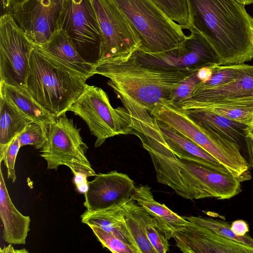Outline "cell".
I'll return each instance as SVG.
<instances>
[{
    "mask_svg": "<svg viewBox=\"0 0 253 253\" xmlns=\"http://www.w3.org/2000/svg\"><path fill=\"white\" fill-rule=\"evenodd\" d=\"M185 101L253 107V65L244 64L236 77L227 84L195 87L191 96L181 102Z\"/></svg>",
    "mask_w": 253,
    "mask_h": 253,
    "instance_id": "2e32d148",
    "label": "cell"
},
{
    "mask_svg": "<svg viewBox=\"0 0 253 253\" xmlns=\"http://www.w3.org/2000/svg\"><path fill=\"white\" fill-rule=\"evenodd\" d=\"M135 188L126 174L116 170L99 173L88 182L84 205L88 211L104 210L129 199Z\"/></svg>",
    "mask_w": 253,
    "mask_h": 253,
    "instance_id": "9a60e30c",
    "label": "cell"
},
{
    "mask_svg": "<svg viewBox=\"0 0 253 253\" xmlns=\"http://www.w3.org/2000/svg\"><path fill=\"white\" fill-rule=\"evenodd\" d=\"M46 128L47 139L40 156L46 161L48 169L56 170L65 165L73 173H82L88 177L97 175L85 156L88 147L81 136L80 128L72 119L65 114L56 117Z\"/></svg>",
    "mask_w": 253,
    "mask_h": 253,
    "instance_id": "ba28073f",
    "label": "cell"
},
{
    "mask_svg": "<svg viewBox=\"0 0 253 253\" xmlns=\"http://www.w3.org/2000/svg\"><path fill=\"white\" fill-rule=\"evenodd\" d=\"M172 238L176 246L184 253H253V247L191 221L175 232Z\"/></svg>",
    "mask_w": 253,
    "mask_h": 253,
    "instance_id": "5bb4252c",
    "label": "cell"
},
{
    "mask_svg": "<svg viewBox=\"0 0 253 253\" xmlns=\"http://www.w3.org/2000/svg\"><path fill=\"white\" fill-rule=\"evenodd\" d=\"M34 44L11 14L0 17V82L24 87Z\"/></svg>",
    "mask_w": 253,
    "mask_h": 253,
    "instance_id": "30bf717a",
    "label": "cell"
},
{
    "mask_svg": "<svg viewBox=\"0 0 253 253\" xmlns=\"http://www.w3.org/2000/svg\"><path fill=\"white\" fill-rule=\"evenodd\" d=\"M128 200L102 210L85 211L81 215V221L88 226H96L113 234L140 253L124 216V207Z\"/></svg>",
    "mask_w": 253,
    "mask_h": 253,
    "instance_id": "7402d4cb",
    "label": "cell"
},
{
    "mask_svg": "<svg viewBox=\"0 0 253 253\" xmlns=\"http://www.w3.org/2000/svg\"><path fill=\"white\" fill-rule=\"evenodd\" d=\"M150 115L197 144L223 165L240 182L252 178L251 168L237 144L204 127L173 103L158 106Z\"/></svg>",
    "mask_w": 253,
    "mask_h": 253,
    "instance_id": "5b68a950",
    "label": "cell"
},
{
    "mask_svg": "<svg viewBox=\"0 0 253 253\" xmlns=\"http://www.w3.org/2000/svg\"><path fill=\"white\" fill-rule=\"evenodd\" d=\"M73 182L78 191L81 194H84L88 189V176L82 173L75 172L73 173Z\"/></svg>",
    "mask_w": 253,
    "mask_h": 253,
    "instance_id": "e575fe53",
    "label": "cell"
},
{
    "mask_svg": "<svg viewBox=\"0 0 253 253\" xmlns=\"http://www.w3.org/2000/svg\"><path fill=\"white\" fill-rule=\"evenodd\" d=\"M18 135L4 147L0 148V162L4 161L7 169V178L14 182L16 179L15 170L16 158L20 148Z\"/></svg>",
    "mask_w": 253,
    "mask_h": 253,
    "instance_id": "d6a6232c",
    "label": "cell"
},
{
    "mask_svg": "<svg viewBox=\"0 0 253 253\" xmlns=\"http://www.w3.org/2000/svg\"><path fill=\"white\" fill-rule=\"evenodd\" d=\"M132 199L156 221L161 232L168 240L174 233L184 228L189 221L168 208L165 204L156 201L151 188L147 185L135 187Z\"/></svg>",
    "mask_w": 253,
    "mask_h": 253,
    "instance_id": "d6986e66",
    "label": "cell"
},
{
    "mask_svg": "<svg viewBox=\"0 0 253 253\" xmlns=\"http://www.w3.org/2000/svg\"><path fill=\"white\" fill-rule=\"evenodd\" d=\"M247 136L253 140V125L248 126L246 129Z\"/></svg>",
    "mask_w": 253,
    "mask_h": 253,
    "instance_id": "f35d334b",
    "label": "cell"
},
{
    "mask_svg": "<svg viewBox=\"0 0 253 253\" xmlns=\"http://www.w3.org/2000/svg\"><path fill=\"white\" fill-rule=\"evenodd\" d=\"M141 207L131 197L124 207L127 227L140 253H157L146 234L141 215Z\"/></svg>",
    "mask_w": 253,
    "mask_h": 253,
    "instance_id": "d4e9b609",
    "label": "cell"
},
{
    "mask_svg": "<svg viewBox=\"0 0 253 253\" xmlns=\"http://www.w3.org/2000/svg\"><path fill=\"white\" fill-rule=\"evenodd\" d=\"M129 21L138 33L141 46L148 53L165 52L187 38L182 27L170 20L152 0H107Z\"/></svg>",
    "mask_w": 253,
    "mask_h": 253,
    "instance_id": "8992f818",
    "label": "cell"
},
{
    "mask_svg": "<svg viewBox=\"0 0 253 253\" xmlns=\"http://www.w3.org/2000/svg\"><path fill=\"white\" fill-rule=\"evenodd\" d=\"M156 122L165 141L177 158L222 172L231 173L212 156L194 141L162 122L157 120Z\"/></svg>",
    "mask_w": 253,
    "mask_h": 253,
    "instance_id": "ffe728a7",
    "label": "cell"
},
{
    "mask_svg": "<svg viewBox=\"0 0 253 253\" xmlns=\"http://www.w3.org/2000/svg\"><path fill=\"white\" fill-rule=\"evenodd\" d=\"M91 1L101 35L97 60L124 57L138 50L141 41L129 21L107 0Z\"/></svg>",
    "mask_w": 253,
    "mask_h": 253,
    "instance_id": "9c48e42d",
    "label": "cell"
},
{
    "mask_svg": "<svg viewBox=\"0 0 253 253\" xmlns=\"http://www.w3.org/2000/svg\"><path fill=\"white\" fill-rule=\"evenodd\" d=\"M0 252L1 253H29L25 249H22L20 250H15L12 247L11 244L6 247H4L3 248H0Z\"/></svg>",
    "mask_w": 253,
    "mask_h": 253,
    "instance_id": "8d00e7d4",
    "label": "cell"
},
{
    "mask_svg": "<svg viewBox=\"0 0 253 253\" xmlns=\"http://www.w3.org/2000/svg\"><path fill=\"white\" fill-rule=\"evenodd\" d=\"M190 34L178 47L159 53L136 51L133 55L147 66L197 71L217 63L216 54L207 40L191 28Z\"/></svg>",
    "mask_w": 253,
    "mask_h": 253,
    "instance_id": "8fae6325",
    "label": "cell"
},
{
    "mask_svg": "<svg viewBox=\"0 0 253 253\" xmlns=\"http://www.w3.org/2000/svg\"><path fill=\"white\" fill-rule=\"evenodd\" d=\"M46 126L34 122L28 124L18 135L20 147L29 145L41 149L47 139Z\"/></svg>",
    "mask_w": 253,
    "mask_h": 253,
    "instance_id": "4dcf8cb0",
    "label": "cell"
},
{
    "mask_svg": "<svg viewBox=\"0 0 253 253\" xmlns=\"http://www.w3.org/2000/svg\"><path fill=\"white\" fill-rule=\"evenodd\" d=\"M198 71L183 81L174 90L173 94L172 103L176 105L188 99L191 96L196 86L200 82V80L197 75Z\"/></svg>",
    "mask_w": 253,
    "mask_h": 253,
    "instance_id": "836d02e7",
    "label": "cell"
},
{
    "mask_svg": "<svg viewBox=\"0 0 253 253\" xmlns=\"http://www.w3.org/2000/svg\"><path fill=\"white\" fill-rule=\"evenodd\" d=\"M152 0L170 20L180 25L183 29H190L188 0Z\"/></svg>",
    "mask_w": 253,
    "mask_h": 253,
    "instance_id": "83f0119b",
    "label": "cell"
},
{
    "mask_svg": "<svg viewBox=\"0 0 253 253\" xmlns=\"http://www.w3.org/2000/svg\"><path fill=\"white\" fill-rule=\"evenodd\" d=\"M0 148L10 143L33 121L0 96Z\"/></svg>",
    "mask_w": 253,
    "mask_h": 253,
    "instance_id": "cb8c5ba5",
    "label": "cell"
},
{
    "mask_svg": "<svg viewBox=\"0 0 253 253\" xmlns=\"http://www.w3.org/2000/svg\"><path fill=\"white\" fill-rule=\"evenodd\" d=\"M40 46L77 75L86 80L94 75L93 63L85 60L80 55L64 30H56L49 41Z\"/></svg>",
    "mask_w": 253,
    "mask_h": 253,
    "instance_id": "ac0fdd59",
    "label": "cell"
},
{
    "mask_svg": "<svg viewBox=\"0 0 253 253\" xmlns=\"http://www.w3.org/2000/svg\"><path fill=\"white\" fill-rule=\"evenodd\" d=\"M0 216L3 225V239L11 244H25L31 219L16 208L9 195L0 169Z\"/></svg>",
    "mask_w": 253,
    "mask_h": 253,
    "instance_id": "44dd1931",
    "label": "cell"
},
{
    "mask_svg": "<svg viewBox=\"0 0 253 253\" xmlns=\"http://www.w3.org/2000/svg\"><path fill=\"white\" fill-rule=\"evenodd\" d=\"M237 1L244 5L253 3V0H237Z\"/></svg>",
    "mask_w": 253,
    "mask_h": 253,
    "instance_id": "ab89813d",
    "label": "cell"
},
{
    "mask_svg": "<svg viewBox=\"0 0 253 253\" xmlns=\"http://www.w3.org/2000/svg\"><path fill=\"white\" fill-rule=\"evenodd\" d=\"M0 96L8 100L33 122L43 126L56 117L39 104L25 86H16L0 82Z\"/></svg>",
    "mask_w": 253,
    "mask_h": 253,
    "instance_id": "603a6c76",
    "label": "cell"
},
{
    "mask_svg": "<svg viewBox=\"0 0 253 253\" xmlns=\"http://www.w3.org/2000/svg\"><path fill=\"white\" fill-rule=\"evenodd\" d=\"M183 110L204 127L237 144L250 167L253 168V140L247 136L248 125L203 109Z\"/></svg>",
    "mask_w": 253,
    "mask_h": 253,
    "instance_id": "e0dca14e",
    "label": "cell"
},
{
    "mask_svg": "<svg viewBox=\"0 0 253 253\" xmlns=\"http://www.w3.org/2000/svg\"><path fill=\"white\" fill-rule=\"evenodd\" d=\"M231 228L237 235L244 236L249 231V226L244 220L239 219L234 221L231 224Z\"/></svg>",
    "mask_w": 253,
    "mask_h": 253,
    "instance_id": "d590c367",
    "label": "cell"
},
{
    "mask_svg": "<svg viewBox=\"0 0 253 253\" xmlns=\"http://www.w3.org/2000/svg\"><path fill=\"white\" fill-rule=\"evenodd\" d=\"M186 220L211 228L218 234L253 247V239L248 234L244 236L236 234L231 228V224L220 219L210 217L188 216H183Z\"/></svg>",
    "mask_w": 253,
    "mask_h": 253,
    "instance_id": "4316f807",
    "label": "cell"
},
{
    "mask_svg": "<svg viewBox=\"0 0 253 253\" xmlns=\"http://www.w3.org/2000/svg\"><path fill=\"white\" fill-rule=\"evenodd\" d=\"M12 6L15 7L22 5L27 0H9Z\"/></svg>",
    "mask_w": 253,
    "mask_h": 253,
    "instance_id": "74e56055",
    "label": "cell"
},
{
    "mask_svg": "<svg viewBox=\"0 0 253 253\" xmlns=\"http://www.w3.org/2000/svg\"><path fill=\"white\" fill-rule=\"evenodd\" d=\"M80 117L96 137L99 147L110 137L120 134H134V123L125 107L114 108L107 93L100 87L85 84L79 98L68 109Z\"/></svg>",
    "mask_w": 253,
    "mask_h": 253,
    "instance_id": "52a82bcc",
    "label": "cell"
},
{
    "mask_svg": "<svg viewBox=\"0 0 253 253\" xmlns=\"http://www.w3.org/2000/svg\"><path fill=\"white\" fill-rule=\"evenodd\" d=\"M59 29L66 31L84 58L98 59L101 35L91 0H67L57 22Z\"/></svg>",
    "mask_w": 253,
    "mask_h": 253,
    "instance_id": "7c38bea8",
    "label": "cell"
},
{
    "mask_svg": "<svg viewBox=\"0 0 253 253\" xmlns=\"http://www.w3.org/2000/svg\"><path fill=\"white\" fill-rule=\"evenodd\" d=\"M141 215L147 238L157 253H167L169 249V240L159 230L155 220L142 207Z\"/></svg>",
    "mask_w": 253,
    "mask_h": 253,
    "instance_id": "f546056e",
    "label": "cell"
},
{
    "mask_svg": "<svg viewBox=\"0 0 253 253\" xmlns=\"http://www.w3.org/2000/svg\"><path fill=\"white\" fill-rule=\"evenodd\" d=\"M244 65V64L228 65L214 64L211 66V76L207 79L201 81L196 87H210L227 84L236 77Z\"/></svg>",
    "mask_w": 253,
    "mask_h": 253,
    "instance_id": "f1b7e54d",
    "label": "cell"
},
{
    "mask_svg": "<svg viewBox=\"0 0 253 253\" xmlns=\"http://www.w3.org/2000/svg\"><path fill=\"white\" fill-rule=\"evenodd\" d=\"M149 153L156 173L157 181L189 200L206 198H225L230 193L234 178L226 173L198 163L171 158L151 149Z\"/></svg>",
    "mask_w": 253,
    "mask_h": 253,
    "instance_id": "277c9868",
    "label": "cell"
},
{
    "mask_svg": "<svg viewBox=\"0 0 253 253\" xmlns=\"http://www.w3.org/2000/svg\"><path fill=\"white\" fill-rule=\"evenodd\" d=\"M191 28L207 40L218 65L253 59V17L237 0H188Z\"/></svg>",
    "mask_w": 253,
    "mask_h": 253,
    "instance_id": "7a4b0ae2",
    "label": "cell"
},
{
    "mask_svg": "<svg viewBox=\"0 0 253 253\" xmlns=\"http://www.w3.org/2000/svg\"><path fill=\"white\" fill-rule=\"evenodd\" d=\"M67 0H27L13 7L11 15L35 45L49 41L57 30V22Z\"/></svg>",
    "mask_w": 253,
    "mask_h": 253,
    "instance_id": "4fadbf2b",
    "label": "cell"
},
{
    "mask_svg": "<svg viewBox=\"0 0 253 253\" xmlns=\"http://www.w3.org/2000/svg\"></svg>",
    "mask_w": 253,
    "mask_h": 253,
    "instance_id": "60d3db41",
    "label": "cell"
},
{
    "mask_svg": "<svg viewBox=\"0 0 253 253\" xmlns=\"http://www.w3.org/2000/svg\"><path fill=\"white\" fill-rule=\"evenodd\" d=\"M175 105V104H174ZM182 110L200 108L248 126L253 123V107L185 101L175 105Z\"/></svg>",
    "mask_w": 253,
    "mask_h": 253,
    "instance_id": "484cf974",
    "label": "cell"
},
{
    "mask_svg": "<svg viewBox=\"0 0 253 253\" xmlns=\"http://www.w3.org/2000/svg\"><path fill=\"white\" fill-rule=\"evenodd\" d=\"M102 246L113 253H138L137 251L113 234L101 228L89 225Z\"/></svg>",
    "mask_w": 253,
    "mask_h": 253,
    "instance_id": "1f68e13d",
    "label": "cell"
},
{
    "mask_svg": "<svg viewBox=\"0 0 253 253\" xmlns=\"http://www.w3.org/2000/svg\"><path fill=\"white\" fill-rule=\"evenodd\" d=\"M196 71L145 66L133 54L93 63V74L109 79L108 84L130 113L134 127L151 124L150 113L161 105L172 103L174 90Z\"/></svg>",
    "mask_w": 253,
    "mask_h": 253,
    "instance_id": "6da1fadb",
    "label": "cell"
},
{
    "mask_svg": "<svg viewBox=\"0 0 253 253\" xmlns=\"http://www.w3.org/2000/svg\"><path fill=\"white\" fill-rule=\"evenodd\" d=\"M86 79L63 65L41 46L32 49L25 87L55 117L67 111L82 94Z\"/></svg>",
    "mask_w": 253,
    "mask_h": 253,
    "instance_id": "3957f363",
    "label": "cell"
}]
</instances>
